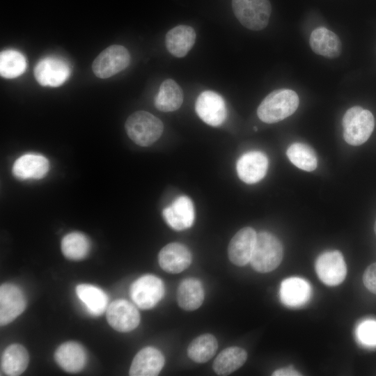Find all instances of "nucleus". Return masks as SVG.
<instances>
[{
    "label": "nucleus",
    "instance_id": "nucleus-28",
    "mask_svg": "<svg viewBox=\"0 0 376 376\" xmlns=\"http://www.w3.org/2000/svg\"><path fill=\"white\" fill-rule=\"evenodd\" d=\"M218 348L216 338L210 334H202L194 338L187 348L188 357L196 363L209 361Z\"/></svg>",
    "mask_w": 376,
    "mask_h": 376
},
{
    "label": "nucleus",
    "instance_id": "nucleus-34",
    "mask_svg": "<svg viewBox=\"0 0 376 376\" xmlns=\"http://www.w3.org/2000/svg\"><path fill=\"white\" fill-rule=\"evenodd\" d=\"M273 376H299L300 373L293 369L292 367L282 368L275 370L272 373Z\"/></svg>",
    "mask_w": 376,
    "mask_h": 376
},
{
    "label": "nucleus",
    "instance_id": "nucleus-26",
    "mask_svg": "<svg viewBox=\"0 0 376 376\" xmlns=\"http://www.w3.org/2000/svg\"><path fill=\"white\" fill-rule=\"evenodd\" d=\"M76 293L84 304L87 311L93 316L102 315L107 308L108 297L97 286L79 284L76 287Z\"/></svg>",
    "mask_w": 376,
    "mask_h": 376
},
{
    "label": "nucleus",
    "instance_id": "nucleus-18",
    "mask_svg": "<svg viewBox=\"0 0 376 376\" xmlns=\"http://www.w3.org/2000/svg\"><path fill=\"white\" fill-rule=\"evenodd\" d=\"M54 359L63 370L75 373L85 367L87 355L81 345L75 341H68L56 350Z\"/></svg>",
    "mask_w": 376,
    "mask_h": 376
},
{
    "label": "nucleus",
    "instance_id": "nucleus-27",
    "mask_svg": "<svg viewBox=\"0 0 376 376\" xmlns=\"http://www.w3.org/2000/svg\"><path fill=\"white\" fill-rule=\"evenodd\" d=\"M247 359L246 352L239 347L223 350L213 363V370L218 375H228L244 365Z\"/></svg>",
    "mask_w": 376,
    "mask_h": 376
},
{
    "label": "nucleus",
    "instance_id": "nucleus-8",
    "mask_svg": "<svg viewBox=\"0 0 376 376\" xmlns=\"http://www.w3.org/2000/svg\"><path fill=\"white\" fill-rule=\"evenodd\" d=\"M315 271L325 285L335 286L340 284L347 274V266L343 254L338 251L321 253L315 261Z\"/></svg>",
    "mask_w": 376,
    "mask_h": 376
},
{
    "label": "nucleus",
    "instance_id": "nucleus-35",
    "mask_svg": "<svg viewBox=\"0 0 376 376\" xmlns=\"http://www.w3.org/2000/svg\"><path fill=\"white\" fill-rule=\"evenodd\" d=\"M374 230H375V233L376 235V220H375V225H374Z\"/></svg>",
    "mask_w": 376,
    "mask_h": 376
},
{
    "label": "nucleus",
    "instance_id": "nucleus-6",
    "mask_svg": "<svg viewBox=\"0 0 376 376\" xmlns=\"http://www.w3.org/2000/svg\"><path fill=\"white\" fill-rule=\"evenodd\" d=\"M130 54L122 45H113L103 50L93 61L92 69L99 78L110 77L126 68L130 63Z\"/></svg>",
    "mask_w": 376,
    "mask_h": 376
},
{
    "label": "nucleus",
    "instance_id": "nucleus-31",
    "mask_svg": "<svg viewBox=\"0 0 376 376\" xmlns=\"http://www.w3.org/2000/svg\"><path fill=\"white\" fill-rule=\"evenodd\" d=\"M26 68L24 56L14 49H7L0 54V75L6 79H13L23 74Z\"/></svg>",
    "mask_w": 376,
    "mask_h": 376
},
{
    "label": "nucleus",
    "instance_id": "nucleus-4",
    "mask_svg": "<svg viewBox=\"0 0 376 376\" xmlns=\"http://www.w3.org/2000/svg\"><path fill=\"white\" fill-rule=\"evenodd\" d=\"M375 126L373 113L354 106L347 110L343 118V137L352 146H360L370 136Z\"/></svg>",
    "mask_w": 376,
    "mask_h": 376
},
{
    "label": "nucleus",
    "instance_id": "nucleus-9",
    "mask_svg": "<svg viewBox=\"0 0 376 376\" xmlns=\"http://www.w3.org/2000/svg\"><path fill=\"white\" fill-rule=\"evenodd\" d=\"M195 111L206 124L217 127L226 120L227 109L224 98L212 91H203L197 97Z\"/></svg>",
    "mask_w": 376,
    "mask_h": 376
},
{
    "label": "nucleus",
    "instance_id": "nucleus-1",
    "mask_svg": "<svg viewBox=\"0 0 376 376\" xmlns=\"http://www.w3.org/2000/svg\"><path fill=\"white\" fill-rule=\"evenodd\" d=\"M299 103V99L295 91L277 89L264 98L258 107L257 114L264 123H277L295 113Z\"/></svg>",
    "mask_w": 376,
    "mask_h": 376
},
{
    "label": "nucleus",
    "instance_id": "nucleus-11",
    "mask_svg": "<svg viewBox=\"0 0 376 376\" xmlns=\"http://www.w3.org/2000/svg\"><path fill=\"white\" fill-rule=\"evenodd\" d=\"M70 69L63 60L49 56L41 59L35 66L34 76L43 86L57 87L68 78Z\"/></svg>",
    "mask_w": 376,
    "mask_h": 376
},
{
    "label": "nucleus",
    "instance_id": "nucleus-30",
    "mask_svg": "<svg viewBox=\"0 0 376 376\" xmlns=\"http://www.w3.org/2000/svg\"><path fill=\"white\" fill-rule=\"evenodd\" d=\"M289 160L299 169L312 171L317 168L318 157L309 146L302 143H294L287 150Z\"/></svg>",
    "mask_w": 376,
    "mask_h": 376
},
{
    "label": "nucleus",
    "instance_id": "nucleus-25",
    "mask_svg": "<svg viewBox=\"0 0 376 376\" xmlns=\"http://www.w3.org/2000/svg\"><path fill=\"white\" fill-rule=\"evenodd\" d=\"M29 361L27 350L19 344L6 347L2 354L1 367L6 375H20L26 369Z\"/></svg>",
    "mask_w": 376,
    "mask_h": 376
},
{
    "label": "nucleus",
    "instance_id": "nucleus-14",
    "mask_svg": "<svg viewBox=\"0 0 376 376\" xmlns=\"http://www.w3.org/2000/svg\"><path fill=\"white\" fill-rule=\"evenodd\" d=\"M256 237L257 233L251 227L240 229L233 237L228 244V254L234 265L244 266L250 263Z\"/></svg>",
    "mask_w": 376,
    "mask_h": 376
},
{
    "label": "nucleus",
    "instance_id": "nucleus-29",
    "mask_svg": "<svg viewBox=\"0 0 376 376\" xmlns=\"http://www.w3.org/2000/svg\"><path fill=\"white\" fill-rule=\"evenodd\" d=\"M91 249L88 238L81 233L72 232L67 234L61 241V251L68 259L80 260L85 258Z\"/></svg>",
    "mask_w": 376,
    "mask_h": 376
},
{
    "label": "nucleus",
    "instance_id": "nucleus-2",
    "mask_svg": "<svg viewBox=\"0 0 376 376\" xmlns=\"http://www.w3.org/2000/svg\"><path fill=\"white\" fill-rule=\"evenodd\" d=\"M125 127L130 139L143 147L154 143L164 131L161 120L145 111H138L131 114L125 122Z\"/></svg>",
    "mask_w": 376,
    "mask_h": 376
},
{
    "label": "nucleus",
    "instance_id": "nucleus-16",
    "mask_svg": "<svg viewBox=\"0 0 376 376\" xmlns=\"http://www.w3.org/2000/svg\"><path fill=\"white\" fill-rule=\"evenodd\" d=\"M191 260V253L189 249L178 242L166 244L161 249L158 256L162 269L171 274H178L188 268Z\"/></svg>",
    "mask_w": 376,
    "mask_h": 376
},
{
    "label": "nucleus",
    "instance_id": "nucleus-22",
    "mask_svg": "<svg viewBox=\"0 0 376 376\" xmlns=\"http://www.w3.org/2000/svg\"><path fill=\"white\" fill-rule=\"evenodd\" d=\"M309 43L315 54L327 58H336L341 53L340 40L336 33L325 27L314 29L311 34Z\"/></svg>",
    "mask_w": 376,
    "mask_h": 376
},
{
    "label": "nucleus",
    "instance_id": "nucleus-7",
    "mask_svg": "<svg viewBox=\"0 0 376 376\" xmlns=\"http://www.w3.org/2000/svg\"><path fill=\"white\" fill-rule=\"evenodd\" d=\"M130 297L140 308H153L164 295L162 281L151 274H146L136 279L130 287Z\"/></svg>",
    "mask_w": 376,
    "mask_h": 376
},
{
    "label": "nucleus",
    "instance_id": "nucleus-33",
    "mask_svg": "<svg viewBox=\"0 0 376 376\" xmlns=\"http://www.w3.org/2000/svg\"><path fill=\"white\" fill-rule=\"evenodd\" d=\"M363 282L366 288L376 295V263L370 264L364 271Z\"/></svg>",
    "mask_w": 376,
    "mask_h": 376
},
{
    "label": "nucleus",
    "instance_id": "nucleus-23",
    "mask_svg": "<svg viewBox=\"0 0 376 376\" xmlns=\"http://www.w3.org/2000/svg\"><path fill=\"white\" fill-rule=\"evenodd\" d=\"M177 300L185 311L198 308L204 300V290L200 281L190 278L183 280L177 290Z\"/></svg>",
    "mask_w": 376,
    "mask_h": 376
},
{
    "label": "nucleus",
    "instance_id": "nucleus-5",
    "mask_svg": "<svg viewBox=\"0 0 376 376\" xmlns=\"http://www.w3.org/2000/svg\"><path fill=\"white\" fill-rule=\"evenodd\" d=\"M232 8L239 22L253 31L265 29L272 13L269 0H232Z\"/></svg>",
    "mask_w": 376,
    "mask_h": 376
},
{
    "label": "nucleus",
    "instance_id": "nucleus-20",
    "mask_svg": "<svg viewBox=\"0 0 376 376\" xmlns=\"http://www.w3.org/2000/svg\"><path fill=\"white\" fill-rule=\"evenodd\" d=\"M48 159L39 154L29 153L19 157L14 163L13 173L18 179H40L49 170Z\"/></svg>",
    "mask_w": 376,
    "mask_h": 376
},
{
    "label": "nucleus",
    "instance_id": "nucleus-17",
    "mask_svg": "<svg viewBox=\"0 0 376 376\" xmlns=\"http://www.w3.org/2000/svg\"><path fill=\"white\" fill-rule=\"evenodd\" d=\"M164 365V358L161 352L155 347H146L133 359L129 374L131 376H155Z\"/></svg>",
    "mask_w": 376,
    "mask_h": 376
},
{
    "label": "nucleus",
    "instance_id": "nucleus-21",
    "mask_svg": "<svg viewBox=\"0 0 376 376\" xmlns=\"http://www.w3.org/2000/svg\"><path fill=\"white\" fill-rule=\"evenodd\" d=\"M194 29L187 25H178L170 29L165 37V45L173 56L184 57L192 48L196 40Z\"/></svg>",
    "mask_w": 376,
    "mask_h": 376
},
{
    "label": "nucleus",
    "instance_id": "nucleus-32",
    "mask_svg": "<svg viewBox=\"0 0 376 376\" xmlns=\"http://www.w3.org/2000/svg\"><path fill=\"white\" fill-rule=\"evenodd\" d=\"M357 336L364 344L376 345V322L367 320L362 322L357 329Z\"/></svg>",
    "mask_w": 376,
    "mask_h": 376
},
{
    "label": "nucleus",
    "instance_id": "nucleus-12",
    "mask_svg": "<svg viewBox=\"0 0 376 376\" xmlns=\"http://www.w3.org/2000/svg\"><path fill=\"white\" fill-rule=\"evenodd\" d=\"M23 291L16 285L3 283L0 287V324L10 323L26 308Z\"/></svg>",
    "mask_w": 376,
    "mask_h": 376
},
{
    "label": "nucleus",
    "instance_id": "nucleus-15",
    "mask_svg": "<svg viewBox=\"0 0 376 376\" xmlns=\"http://www.w3.org/2000/svg\"><path fill=\"white\" fill-rule=\"evenodd\" d=\"M166 224L173 229L182 230L190 228L194 220V209L191 200L180 196L163 210Z\"/></svg>",
    "mask_w": 376,
    "mask_h": 376
},
{
    "label": "nucleus",
    "instance_id": "nucleus-24",
    "mask_svg": "<svg viewBox=\"0 0 376 376\" xmlns=\"http://www.w3.org/2000/svg\"><path fill=\"white\" fill-rule=\"evenodd\" d=\"M183 102V92L173 79H167L160 85L155 99V107L164 112L178 110Z\"/></svg>",
    "mask_w": 376,
    "mask_h": 376
},
{
    "label": "nucleus",
    "instance_id": "nucleus-19",
    "mask_svg": "<svg viewBox=\"0 0 376 376\" xmlns=\"http://www.w3.org/2000/svg\"><path fill=\"white\" fill-rule=\"evenodd\" d=\"M311 286L305 279L290 277L281 282L280 298L282 303L289 307L304 305L311 297Z\"/></svg>",
    "mask_w": 376,
    "mask_h": 376
},
{
    "label": "nucleus",
    "instance_id": "nucleus-3",
    "mask_svg": "<svg viewBox=\"0 0 376 376\" xmlns=\"http://www.w3.org/2000/svg\"><path fill=\"white\" fill-rule=\"evenodd\" d=\"M283 246L279 240L268 232L257 234L250 263L256 271L267 273L275 269L282 261Z\"/></svg>",
    "mask_w": 376,
    "mask_h": 376
},
{
    "label": "nucleus",
    "instance_id": "nucleus-13",
    "mask_svg": "<svg viewBox=\"0 0 376 376\" xmlns=\"http://www.w3.org/2000/svg\"><path fill=\"white\" fill-rule=\"evenodd\" d=\"M267 168V156L258 150L243 154L236 165L238 177L247 184H254L261 180L266 175Z\"/></svg>",
    "mask_w": 376,
    "mask_h": 376
},
{
    "label": "nucleus",
    "instance_id": "nucleus-10",
    "mask_svg": "<svg viewBox=\"0 0 376 376\" xmlns=\"http://www.w3.org/2000/svg\"><path fill=\"white\" fill-rule=\"evenodd\" d=\"M109 325L120 332H128L138 327L140 314L134 304L125 299H116L107 308Z\"/></svg>",
    "mask_w": 376,
    "mask_h": 376
}]
</instances>
